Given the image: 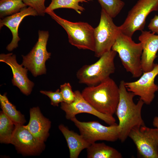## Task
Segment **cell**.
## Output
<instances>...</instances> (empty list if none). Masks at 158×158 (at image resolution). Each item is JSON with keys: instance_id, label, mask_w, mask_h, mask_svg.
Returning a JSON list of instances; mask_svg holds the SVG:
<instances>
[{"instance_id": "obj_12", "label": "cell", "mask_w": 158, "mask_h": 158, "mask_svg": "<svg viewBox=\"0 0 158 158\" xmlns=\"http://www.w3.org/2000/svg\"><path fill=\"white\" fill-rule=\"evenodd\" d=\"M11 144L25 155L38 154L44 148V142L35 138L23 124L15 125Z\"/></svg>"}, {"instance_id": "obj_16", "label": "cell", "mask_w": 158, "mask_h": 158, "mask_svg": "<svg viewBox=\"0 0 158 158\" xmlns=\"http://www.w3.org/2000/svg\"><path fill=\"white\" fill-rule=\"evenodd\" d=\"M38 15L37 12L34 8L29 6L18 13L0 19V29L4 26H6L10 30L12 35V40L6 48L7 50L11 51L18 46V42L20 40L18 35V28L23 19L27 16Z\"/></svg>"}, {"instance_id": "obj_13", "label": "cell", "mask_w": 158, "mask_h": 158, "mask_svg": "<svg viewBox=\"0 0 158 158\" xmlns=\"http://www.w3.org/2000/svg\"><path fill=\"white\" fill-rule=\"evenodd\" d=\"M75 98L72 103H61V108L66 113L67 119H71L81 113H88L95 116L109 125L115 123L116 119L113 116L102 114L97 111L83 97L79 90L74 91Z\"/></svg>"}, {"instance_id": "obj_29", "label": "cell", "mask_w": 158, "mask_h": 158, "mask_svg": "<svg viewBox=\"0 0 158 158\" xmlns=\"http://www.w3.org/2000/svg\"><path fill=\"white\" fill-rule=\"evenodd\" d=\"M152 123L153 126L158 129V116H156L154 118Z\"/></svg>"}, {"instance_id": "obj_23", "label": "cell", "mask_w": 158, "mask_h": 158, "mask_svg": "<svg viewBox=\"0 0 158 158\" xmlns=\"http://www.w3.org/2000/svg\"><path fill=\"white\" fill-rule=\"evenodd\" d=\"M27 6L23 0H0V18L18 13Z\"/></svg>"}, {"instance_id": "obj_18", "label": "cell", "mask_w": 158, "mask_h": 158, "mask_svg": "<svg viewBox=\"0 0 158 158\" xmlns=\"http://www.w3.org/2000/svg\"><path fill=\"white\" fill-rule=\"evenodd\" d=\"M59 128L67 142L70 158H78L81 152L90 145L81 135L69 130L63 125L60 124Z\"/></svg>"}, {"instance_id": "obj_15", "label": "cell", "mask_w": 158, "mask_h": 158, "mask_svg": "<svg viewBox=\"0 0 158 158\" xmlns=\"http://www.w3.org/2000/svg\"><path fill=\"white\" fill-rule=\"evenodd\" d=\"M138 39L142 43L143 51L141 66L143 72L152 70L158 50V35L150 31H142Z\"/></svg>"}, {"instance_id": "obj_19", "label": "cell", "mask_w": 158, "mask_h": 158, "mask_svg": "<svg viewBox=\"0 0 158 158\" xmlns=\"http://www.w3.org/2000/svg\"><path fill=\"white\" fill-rule=\"evenodd\" d=\"M88 158H122L121 154L104 142L92 143L87 148Z\"/></svg>"}, {"instance_id": "obj_4", "label": "cell", "mask_w": 158, "mask_h": 158, "mask_svg": "<svg viewBox=\"0 0 158 158\" xmlns=\"http://www.w3.org/2000/svg\"><path fill=\"white\" fill-rule=\"evenodd\" d=\"M116 54L111 50L94 63L83 66L76 73L79 83L88 86L96 85L110 77L115 70L114 60Z\"/></svg>"}, {"instance_id": "obj_14", "label": "cell", "mask_w": 158, "mask_h": 158, "mask_svg": "<svg viewBox=\"0 0 158 158\" xmlns=\"http://www.w3.org/2000/svg\"><path fill=\"white\" fill-rule=\"evenodd\" d=\"M0 61L6 63L11 68L13 74L12 80L13 85L18 87L23 94L29 95L34 84L28 78V69L23 68L21 64L17 62L16 55L12 53L0 54Z\"/></svg>"}, {"instance_id": "obj_6", "label": "cell", "mask_w": 158, "mask_h": 158, "mask_svg": "<svg viewBox=\"0 0 158 158\" xmlns=\"http://www.w3.org/2000/svg\"><path fill=\"white\" fill-rule=\"evenodd\" d=\"M158 10V0H138L128 12L123 23L118 26L120 31L132 37L136 31L143 30L148 15Z\"/></svg>"}, {"instance_id": "obj_8", "label": "cell", "mask_w": 158, "mask_h": 158, "mask_svg": "<svg viewBox=\"0 0 158 158\" xmlns=\"http://www.w3.org/2000/svg\"><path fill=\"white\" fill-rule=\"evenodd\" d=\"M70 120L78 128L80 135L90 144L98 140L114 142L119 139V127L116 123L105 126L95 121L81 122L75 116Z\"/></svg>"}, {"instance_id": "obj_27", "label": "cell", "mask_w": 158, "mask_h": 158, "mask_svg": "<svg viewBox=\"0 0 158 158\" xmlns=\"http://www.w3.org/2000/svg\"><path fill=\"white\" fill-rule=\"evenodd\" d=\"M42 94L48 97L51 100V104L54 106H58L60 103L64 102L63 99L59 89H57L56 91L41 90Z\"/></svg>"}, {"instance_id": "obj_7", "label": "cell", "mask_w": 158, "mask_h": 158, "mask_svg": "<svg viewBox=\"0 0 158 158\" xmlns=\"http://www.w3.org/2000/svg\"><path fill=\"white\" fill-rule=\"evenodd\" d=\"M120 32L112 18L102 9L99 23L94 30L95 56L99 58L111 50Z\"/></svg>"}, {"instance_id": "obj_24", "label": "cell", "mask_w": 158, "mask_h": 158, "mask_svg": "<svg viewBox=\"0 0 158 158\" xmlns=\"http://www.w3.org/2000/svg\"><path fill=\"white\" fill-rule=\"evenodd\" d=\"M102 8L112 18H115L120 13L125 4L121 0H97Z\"/></svg>"}, {"instance_id": "obj_11", "label": "cell", "mask_w": 158, "mask_h": 158, "mask_svg": "<svg viewBox=\"0 0 158 158\" xmlns=\"http://www.w3.org/2000/svg\"><path fill=\"white\" fill-rule=\"evenodd\" d=\"M158 75V64H155L151 70L143 72L137 80L131 82H125L127 90L138 96L144 104L150 105L155 97V93L158 91V85L154 82Z\"/></svg>"}, {"instance_id": "obj_21", "label": "cell", "mask_w": 158, "mask_h": 158, "mask_svg": "<svg viewBox=\"0 0 158 158\" xmlns=\"http://www.w3.org/2000/svg\"><path fill=\"white\" fill-rule=\"evenodd\" d=\"M15 124L2 111L0 113V142L11 144Z\"/></svg>"}, {"instance_id": "obj_1", "label": "cell", "mask_w": 158, "mask_h": 158, "mask_svg": "<svg viewBox=\"0 0 158 158\" xmlns=\"http://www.w3.org/2000/svg\"><path fill=\"white\" fill-rule=\"evenodd\" d=\"M125 82L121 81L119 86L120 99L116 112L119 121V139L122 142L128 137L133 128L145 125L141 116L144 103L140 99L136 104L134 103L135 95L127 90Z\"/></svg>"}, {"instance_id": "obj_17", "label": "cell", "mask_w": 158, "mask_h": 158, "mask_svg": "<svg viewBox=\"0 0 158 158\" xmlns=\"http://www.w3.org/2000/svg\"><path fill=\"white\" fill-rule=\"evenodd\" d=\"M30 120L26 126L35 138L44 142L49 135L51 121L43 116L38 107L30 109Z\"/></svg>"}, {"instance_id": "obj_2", "label": "cell", "mask_w": 158, "mask_h": 158, "mask_svg": "<svg viewBox=\"0 0 158 158\" xmlns=\"http://www.w3.org/2000/svg\"><path fill=\"white\" fill-rule=\"evenodd\" d=\"M81 93L84 99L99 113L113 116L116 112L120 99L119 89L110 77L97 85L86 87Z\"/></svg>"}, {"instance_id": "obj_3", "label": "cell", "mask_w": 158, "mask_h": 158, "mask_svg": "<svg viewBox=\"0 0 158 158\" xmlns=\"http://www.w3.org/2000/svg\"><path fill=\"white\" fill-rule=\"evenodd\" d=\"M111 50L118 54L121 63L126 71L133 78L142 74L141 57L143 48L141 42L135 43L132 39L120 32L112 47Z\"/></svg>"}, {"instance_id": "obj_26", "label": "cell", "mask_w": 158, "mask_h": 158, "mask_svg": "<svg viewBox=\"0 0 158 158\" xmlns=\"http://www.w3.org/2000/svg\"><path fill=\"white\" fill-rule=\"evenodd\" d=\"M27 6L34 8L38 15L43 16L45 15L46 8L44 5L45 0H23Z\"/></svg>"}, {"instance_id": "obj_25", "label": "cell", "mask_w": 158, "mask_h": 158, "mask_svg": "<svg viewBox=\"0 0 158 158\" xmlns=\"http://www.w3.org/2000/svg\"><path fill=\"white\" fill-rule=\"evenodd\" d=\"M60 92L62 95L64 102L68 104L73 102L75 98L74 92L72 90L70 84L69 83H65L60 86Z\"/></svg>"}, {"instance_id": "obj_10", "label": "cell", "mask_w": 158, "mask_h": 158, "mask_svg": "<svg viewBox=\"0 0 158 158\" xmlns=\"http://www.w3.org/2000/svg\"><path fill=\"white\" fill-rule=\"evenodd\" d=\"M128 137L133 142L138 153L144 158H158V129L145 125L137 126Z\"/></svg>"}, {"instance_id": "obj_28", "label": "cell", "mask_w": 158, "mask_h": 158, "mask_svg": "<svg viewBox=\"0 0 158 158\" xmlns=\"http://www.w3.org/2000/svg\"><path fill=\"white\" fill-rule=\"evenodd\" d=\"M148 28L152 32L158 35V15H155L151 20Z\"/></svg>"}, {"instance_id": "obj_20", "label": "cell", "mask_w": 158, "mask_h": 158, "mask_svg": "<svg viewBox=\"0 0 158 158\" xmlns=\"http://www.w3.org/2000/svg\"><path fill=\"white\" fill-rule=\"evenodd\" d=\"M6 93L0 95L1 108L2 111L15 124H23L26 121L24 116L8 100Z\"/></svg>"}, {"instance_id": "obj_22", "label": "cell", "mask_w": 158, "mask_h": 158, "mask_svg": "<svg viewBox=\"0 0 158 158\" xmlns=\"http://www.w3.org/2000/svg\"><path fill=\"white\" fill-rule=\"evenodd\" d=\"M49 6L46 8L45 13L54 11L59 8H70L81 14L85 10L84 8L79 5L80 2H88L90 0H51Z\"/></svg>"}, {"instance_id": "obj_5", "label": "cell", "mask_w": 158, "mask_h": 158, "mask_svg": "<svg viewBox=\"0 0 158 158\" xmlns=\"http://www.w3.org/2000/svg\"><path fill=\"white\" fill-rule=\"evenodd\" d=\"M46 13L65 30L71 44L79 49L94 51V28L90 24L86 22L69 21L59 16L54 11Z\"/></svg>"}, {"instance_id": "obj_9", "label": "cell", "mask_w": 158, "mask_h": 158, "mask_svg": "<svg viewBox=\"0 0 158 158\" xmlns=\"http://www.w3.org/2000/svg\"><path fill=\"white\" fill-rule=\"evenodd\" d=\"M38 34V41L32 50L27 55H22L21 65L35 77L46 73L45 62L51 56V53L47 49L49 36L48 31L39 30Z\"/></svg>"}]
</instances>
